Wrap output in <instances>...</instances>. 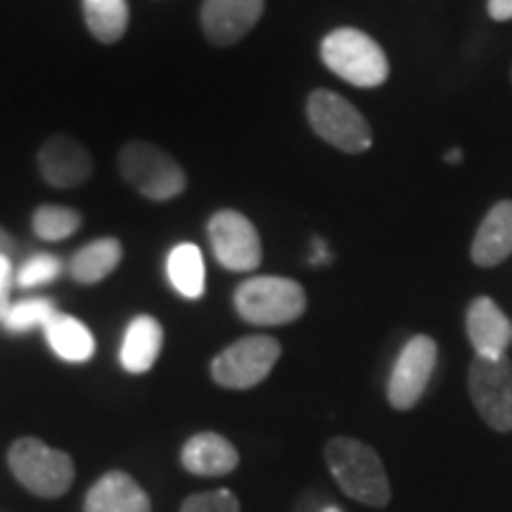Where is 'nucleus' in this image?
I'll use <instances>...</instances> for the list:
<instances>
[{"label": "nucleus", "mask_w": 512, "mask_h": 512, "mask_svg": "<svg viewBox=\"0 0 512 512\" xmlns=\"http://www.w3.org/2000/svg\"><path fill=\"white\" fill-rule=\"evenodd\" d=\"M325 463L332 477L354 501L368 508H384L392 498L387 472L375 448L351 437H337L325 446Z\"/></svg>", "instance_id": "obj_1"}, {"label": "nucleus", "mask_w": 512, "mask_h": 512, "mask_svg": "<svg viewBox=\"0 0 512 512\" xmlns=\"http://www.w3.org/2000/svg\"><path fill=\"white\" fill-rule=\"evenodd\" d=\"M320 60L332 74L358 88H377L389 76V62L380 43L354 27L332 29L320 41Z\"/></svg>", "instance_id": "obj_2"}, {"label": "nucleus", "mask_w": 512, "mask_h": 512, "mask_svg": "<svg viewBox=\"0 0 512 512\" xmlns=\"http://www.w3.org/2000/svg\"><path fill=\"white\" fill-rule=\"evenodd\" d=\"M233 304L245 323L275 328L304 316L306 292L297 280L285 275H256L238 285Z\"/></svg>", "instance_id": "obj_3"}, {"label": "nucleus", "mask_w": 512, "mask_h": 512, "mask_svg": "<svg viewBox=\"0 0 512 512\" xmlns=\"http://www.w3.org/2000/svg\"><path fill=\"white\" fill-rule=\"evenodd\" d=\"M119 174L152 202H169L183 195L188 176L169 152L147 140H131L119 152Z\"/></svg>", "instance_id": "obj_4"}, {"label": "nucleus", "mask_w": 512, "mask_h": 512, "mask_svg": "<svg viewBox=\"0 0 512 512\" xmlns=\"http://www.w3.org/2000/svg\"><path fill=\"white\" fill-rule=\"evenodd\" d=\"M8 465L17 482L38 498H60L74 482V460L36 437L17 439Z\"/></svg>", "instance_id": "obj_5"}, {"label": "nucleus", "mask_w": 512, "mask_h": 512, "mask_svg": "<svg viewBox=\"0 0 512 512\" xmlns=\"http://www.w3.org/2000/svg\"><path fill=\"white\" fill-rule=\"evenodd\" d=\"M306 117L318 138L349 155H361L373 145L368 119L342 95L318 88L306 100Z\"/></svg>", "instance_id": "obj_6"}, {"label": "nucleus", "mask_w": 512, "mask_h": 512, "mask_svg": "<svg viewBox=\"0 0 512 512\" xmlns=\"http://www.w3.org/2000/svg\"><path fill=\"white\" fill-rule=\"evenodd\" d=\"M280 354L283 349L278 339L268 335L242 337L211 361V377L219 387L252 389L271 375Z\"/></svg>", "instance_id": "obj_7"}, {"label": "nucleus", "mask_w": 512, "mask_h": 512, "mask_svg": "<svg viewBox=\"0 0 512 512\" xmlns=\"http://www.w3.org/2000/svg\"><path fill=\"white\" fill-rule=\"evenodd\" d=\"M470 399L491 430H512V363L508 356L475 358L467 375Z\"/></svg>", "instance_id": "obj_8"}, {"label": "nucleus", "mask_w": 512, "mask_h": 512, "mask_svg": "<svg viewBox=\"0 0 512 512\" xmlns=\"http://www.w3.org/2000/svg\"><path fill=\"white\" fill-rule=\"evenodd\" d=\"M207 233L211 252L223 268L233 273H249L259 268L264 249L259 230L245 214L235 209L216 211L207 223Z\"/></svg>", "instance_id": "obj_9"}, {"label": "nucleus", "mask_w": 512, "mask_h": 512, "mask_svg": "<svg viewBox=\"0 0 512 512\" xmlns=\"http://www.w3.org/2000/svg\"><path fill=\"white\" fill-rule=\"evenodd\" d=\"M437 354V342L432 337L415 335L408 339V344L396 358L387 384V399L396 411H411L422 399L434 368H437Z\"/></svg>", "instance_id": "obj_10"}, {"label": "nucleus", "mask_w": 512, "mask_h": 512, "mask_svg": "<svg viewBox=\"0 0 512 512\" xmlns=\"http://www.w3.org/2000/svg\"><path fill=\"white\" fill-rule=\"evenodd\" d=\"M38 174L50 188H79L93 176V157L81 140L72 136H53L38 150Z\"/></svg>", "instance_id": "obj_11"}, {"label": "nucleus", "mask_w": 512, "mask_h": 512, "mask_svg": "<svg viewBox=\"0 0 512 512\" xmlns=\"http://www.w3.org/2000/svg\"><path fill=\"white\" fill-rule=\"evenodd\" d=\"M266 0H204L200 22L214 46H233L256 27Z\"/></svg>", "instance_id": "obj_12"}, {"label": "nucleus", "mask_w": 512, "mask_h": 512, "mask_svg": "<svg viewBox=\"0 0 512 512\" xmlns=\"http://www.w3.org/2000/svg\"><path fill=\"white\" fill-rule=\"evenodd\" d=\"M467 339L479 358H501L512 344V323L491 297H477L467 306Z\"/></svg>", "instance_id": "obj_13"}, {"label": "nucleus", "mask_w": 512, "mask_h": 512, "mask_svg": "<svg viewBox=\"0 0 512 512\" xmlns=\"http://www.w3.org/2000/svg\"><path fill=\"white\" fill-rule=\"evenodd\" d=\"M83 508L86 512H152V503L131 475L110 470L91 486Z\"/></svg>", "instance_id": "obj_14"}, {"label": "nucleus", "mask_w": 512, "mask_h": 512, "mask_svg": "<svg viewBox=\"0 0 512 512\" xmlns=\"http://www.w3.org/2000/svg\"><path fill=\"white\" fill-rule=\"evenodd\" d=\"M164 347V328L155 316L140 313L126 325L124 339H121L119 363L126 373L143 375L155 368L159 354Z\"/></svg>", "instance_id": "obj_15"}, {"label": "nucleus", "mask_w": 512, "mask_h": 512, "mask_svg": "<svg viewBox=\"0 0 512 512\" xmlns=\"http://www.w3.org/2000/svg\"><path fill=\"white\" fill-rule=\"evenodd\" d=\"M181 463L197 477H223L230 475L240 463L238 448L216 432H200L185 441Z\"/></svg>", "instance_id": "obj_16"}, {"label": "nucleus", "mask_w": 512, "mask_h": 512, "mask_svg": "<svg viewBox=\"0 0 512 512\" xmlns=\"http://www.w3.org/2000/svg\"><path fill=\"white\" fill-rule=\"evenodd\" d=\"M512 254V200H503L489 209L479 223L470 256L477 266L494 268Z\"/></svg>", "instance_id": "obj_17"}, {"label": "nucleus", "mask_w": 512, "mask_h": 512, "mask_svg": "<svg viewBox=\"0 0 512 512\" xmlns=\"http://www.w3.org/2000/svg\"><path fill=\"white\" fill-rule=\"evenodd\" d=\"M48 347L53 349L57 358L67 363H86L95 356V337L93 332L81 323L79 318L69 313L57 311L48 325L43 328Z\"/></svg>", "instance_id": "obj_18"}, {"label": "nucleus", "mask_w": 512, "mask_h": 512, "mask_svg": "<svg viewBox=\"0 0 512 512\" xmlns=\"http://www.w3.org/2000/svg\"><path fill=\"white\" fill-rule=\"evenodd\" d=\"M121 259H124V247L117 238H98L83 245L69 259V275L79 285H98L117 271Z\"/></svg>", "instance_id": "obj_19"}, {"label": "nucleus", "mask_w": 512, "mask_h": 512, "mask_svg": "<svg viewBox=\"0 0 512 512\" xmlns=\"http://www.w3.org/2000/svg\"><path fill=\"white\" fill-rule=\"evenodd\" d=\"M166 280L183 299H200L207 290V268L202 249L192 242H181L166 254Z\"/></svg>", "instance_id": "obj_20"}, {"label": "nucleus", "mask_w": 512, "mask_h": 512, "mask_svg": "<svg viewBox=\"0 0 512 512\" xmlns=\"http://www.w3.org/2000/svg\"><path fill=\"white\" fill-rule=\"evenodd\" d=\"M81 8L88 31L100 43H117L124 38L131 22L128 0H81Z\"/></svg>", "instance_id": "obj_21"}, {"label": "nucleus", "mask_w": 512, "mask_h": 512, "mask_svg": "<svg viewBox=\"0 0 512 512\" xmlns=\"http://www.w3.org/2000/svg\"><path fill=\"white\" fill-rule=\"evenodd\" d=\"M83 216L72 207L60 204H41L31 216V230L43 242H62L79 233Z\"/></svg>", "instance_id": "obj_22"}, {"label": "nucleus", "mask_w": 512, "mask_h": 512, "mask_svg": "<svg viewBox=\"0 0 512 512\" xmlns=\"http://www.w3.org/2000/svg\"><path fill=\"white\" fill-rule=\"evenodd\" d=\"M57 313V306L48 297H29L12 302L0 325L12 335H24L36 328H46L48 320Z\"/></svg>", "instance_id": "obj_23"}, {"label": "nucleus", "mask_w": 512, "mask_h": 512, "mask_svg": "<svg viewBox=\"0 0 512 512\" xmlns=\"http://www.w3.org/2000/svg\"><path fill=\"white\" fill-rule=\"evenodd\" d=\"M62 259L57 254L38 252L29 256L22 266L15 271V285L22 290H36V287L55 283L62 275Z\"/></svg>", "instance_id": "obj_24"}, {"label": "nucleus", "mask_w": 512, "mask_h": 512, "mask_svg": "<svg viewBox=\"0 0 512 512\" xmlns=\"http://www.w3.org/2000/svg\"><path fill=\"white\" fill-rule=\"evenodd\" d=\"M181 512H240V501L233 491L214 489L190 496L181 505Z\"/></svg>", "instance_id": "obj_25"}, {"label": "nucleus", "mask_w": 512, "mask_h": 512, "mask_svg": "<svg viewBox=\"0 0 512 512\" xmlns=\"http://www.w3.org/2000/svg\"><path fill=\"white\" fill-rule=\"evenodd\" d=\"M12 285H15V266H12L10 256H0V320L12 304Z\"/></svg>", "instance_id": "obj_26"}, {"label": "nucleus", "mask_w": 512, "mask_h": 512, "mask_svg": "<svg viewBox=\"0 0 512 512\" xmlns=\"http://www.w3.org/2000/svg\"><path fill=\"white\" fill-rule=\"evenodd\" d=\"M486 10L496 22H508V19H512V0H489Z\"/></svg>", "instance_id": "obj_27"}, {"label": "nucleus", "mask_w": 512, "mask_h": 512, "mask_svg": "<svg viewBox=\"0 0 512 512\" xmlns=\"http://www.w3.org/2000/svg\"><path fill=\"white\" fill-rule=\"evenodd\" d=\"M12 252H15V238L0 226V256H10L12 259Z\"/></svg>", "instance_id": "obj_28"}, {"label": "nucleus", "mask_w": 512, "mask_h": 512, "mask_svg": "<svg viewBox=\"0 0 512 512\" xmlns=\"http://www.w3.org/2000/svg\"><path fill=\"white\" fill-rule=\"evenodd\" d=\"M323 261H328V249H325V242L323 240H316L313 242V254H311V264H323Z\"/></svg>", "instance_id": "obj_29"}, {"label": "nucleus", "mask_w": 512, "mask_h": 512, "mask_svg": "<svg viewBox=\"0 0 512 512\" xmlns=\"http://www.w3.org/2000/svg\"><path fill=\"white\" fill-rule=\"evenodd\" d=\"M444 159H446L448 164H458L460 159H463V152H460L458 147H453V150H448V152H446V157H444Z\"/></svg>", "instance_id": "obj_30"}, {"label": "nucleus", "mask_w": 512, "mask_h": 512, "mask_svg": "<svg viewBox=\"0 0 512 512\" xmlns=\"http://www.w3.org/2000/svg\"><path fill=\"white\" fill-rule=\"evenodd\" d=\"M320 512H342V510H339L337 505H328V508H323Z\"/></svg>", "instance_id": "obj_31"}]
</instances>
